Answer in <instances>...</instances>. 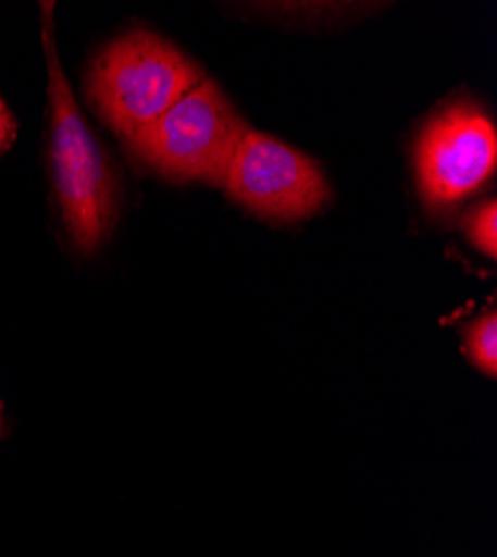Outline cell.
<instances>
[{
  "mask_svg": "<svg viewBox=\"0 0 497 557\" xmlns=\"http://www.w3.org/2000/svg\"><path fill=\"white\" fill-rule=\"evenodd\" d=\"M462 350L469 361L495 380L497 375V312L488 308L477 319H473L462 333Z\"/></svg>",
  "mask_w": 497,
  "mask_h": 557,
  "instance_id": "6",
  "label": "cell"
},
{
  "mask_svg": "<svg viewBox=\"0 0 497 557\" xmlns=\"http://www.w3.org/2000/svg\"><path fill=\"white\" fill-rule=\"evenodd\" d=\"M0 424H3V417H0Z\"/></svg>",
  "mask_w": 497,
  "mask_h": 557,
  "instance_id": "9",
  "label": "cell"
},
{
  "mask_svg": "<svg viewBox=\"0 0 497 557\" xmlns=\"http://www.w3.org/2000/svg\"><path fill=\"white\" fill-rule=\"evenodd\" d=\"M201 81V65L176 45L154 32L134 29L97 57L87 76V95L127 144Z\"/></svg>",
  "mask_w": 497,
  "mask_h": 557,
  "instance_id": "1",
  "label": "cell"
},
{
  "mask_svg": "<svg viewBox=\"0 0 497 557\" xmlns=\"http://www.w3.org/2000/svg\"><path fill=\"white\" fill-rule=\"evenodd\" d=\"M248 129L221 87L206 78L125 146L170 181H203L223 188Z\"/></svg>",
  "mask_w": 497,
  "mask_h": 557,
  "instance_id": "3",
  "label": "cell"
},
{
  "mask_svg": "<svg viewBox=\"0 0 497 557\" xmlns=\"http://www.w3.org/2000/svg\"><path fill=\"white\" fill-rule=\"evenodd\" d=\"M45 21V57H48V99L52 123V168L57 195L72 242L83 250H97L116 221V181L112 168L89 132L72 97L59 61L57 42Z\"/></svg>",
  "mask_w": 497,
  "mask_h": 557,
  "instance_id": "2",
  "label": "cell"
},
{
  "mask_svg": "<svg viewBox=\"0 0 497 557\" xmlns=\"http://www.w3.org/2000/svg\"><path fill=\"white\" fill-rule=\"evenodd\" d=\"M467 235L471 244L484 252L486 257L495 259L497 257V203L495 199H488L480 208H475L467 223Z\"/></svg>",
  "mask_w": 497,
  "mask_h": 557,
  "instance_id": "7",
  "label": "cell"
},
{
  "mask_svg": "<svg viewBox=\"0 0 497 557\" xmlns=\"http://www.w3.org/2000/svg\"><path fill=\"white\" fill-rule=\"evenodd\" d=\"M418 178L431 208L473 195L497 165V134L482 108L460 101L442 110L418 141Z\"/></svg>",
  "mask_w": 497,
  "mask_h": 557,
  "instance_id": "5",
  "label": "cell"
},
{
  "mask_svg": "<svg viewBox=\"0 0 497 557\" xmlns=\"http://www.w3.org/2000/svg\"><path fill=\"white\" fill-rule=\"evenodd\" d=\"M14 134H16V123H14L5 101L0 99V152H3L12 144Z\"/></svg>",
  "mask_w": 497,
  "mask_h": 557,
  "instance_id": "8",
  "label": "cell"
},
{
  "mask_svg": "<svg viewBox=\"0 0 497 557\" xmlns=\"http://www.w3.org/2000/svg\"><path fill=\"white\" fill-rule=\"evenodd\" d=\"M223 188L250 212L270 221H301L331 197L322 168L277 138L248 129Z\"/></svg>",
  "mask_w": 497,
  "mask_h": 557,
  "instance_id": "4",
  "label": "cell"
}]
</instances>
